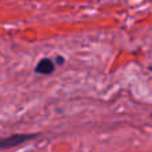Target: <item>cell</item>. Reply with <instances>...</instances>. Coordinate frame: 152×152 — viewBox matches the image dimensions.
Listing matches in <instances>:
<instances>
[{"instance_id":"6da1fadb","label":"cell","mask_w":152,"mask_h":152,"mask_svg":"<svg viewBox=\"0 0 152 152\" xmlns=\"http://www.w3.org/2000/svg\"><path fill=\"white\" fill-rule=\"evenodd\" d=\"M39 136V133H28V135H12L10 137L1 139L0 140V148H11V147H16L22 143L31 140V139Z\"/></svg>"},{"instance_id":"7a4b0ae2","label":"cell","mask_w":152,"mask_h":152,"mask_svg":"<svg viewBox=\"0 0 152 152\" xmlns=\"http://www.w3.org/2000/svg\"><path fill=\"white\" fill-rule=\"evenodd\" d=\"M55 69V65L51 59L49 58H43L39 61V63L35 67V72L39 73V74H51Z\"/></svg>"},{"instance_id":"3957f363","label":"cell","mask_w":152,"mask_h":152,"mask_svg":"<svg viewBox=\"0 0 152 152\" xmlns=\"http://www.w3.org/2000/svg\"><path fill=\"white\" fill-rule=\"evenodd\" d=\"M63 62H65V59H63L62 57H57V58H55V63H57V65H62Z\"/></svg>"}]
</instances>
